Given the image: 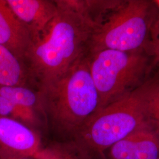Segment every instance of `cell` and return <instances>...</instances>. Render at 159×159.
Returning <instances> with one entry per match:
<instances>
[{
  "label": "cell",
  "mask_w": 159,
  "mask_h": 159,
  "mask_svg": "<svg viewBox=\"0 0 159 159\" xmlns=\"http://www.w3.org/2000/svg\"><path fill=\"white\" fill-rule=\"evenodd\" d=\"M38 107L61 142L71 141L99 109L88 53L57 79L39 89Z\"/></svg>",
  "instance_id": "obj_2"
},
{
  "label": "cell",
  "mask_w": 159,
  "mask_h": 159,
  "mask_svg": "<svg viewBox=\"0 0 159 159\" xmlns=\"http://www.w3.org/2000/svg\"><path fill=\"white\" fill-rule=\"evenodd\" d=\"M88 56L100 99L98 110L142 86L154 68L153 56L147 50L104 49L88 53Z\"/></svg>",
  "instance_id": "obj_4"
},
{
  "label": "cell",
  "mask_w": 159,
  "mask_h": 159,
  "mask_svg": "<svg viewBox=\"0 0 159 159\" xmlns=\"http://www.w3.org/2000/svg\"><path fill=\"white\" fill-rule=\"evenodd\" d=\"M7 2L28 30L31 41L43 33L58 10L56 1L7 0Z\"/></svg>",
  "instance_id": "obj_8"
},
{
  "label": "cell",
  "mask_w": 159,
  "mask_h": 159,
  "mask_svg": "<svg viewBox=\"0 0 159 159\" xmlns=\"http://www.w3.org/2000/svg\"><path fill=\"white\" fill-rule=\"evenodd\" d=\"M30 78L22 60L0 45V87L25 85Z\"/></svg>",
  "instance_id": "obj_10"
},
{
  "label": "cell",
  "mask_w": 159,
  "mask_h": 159,
  "mask_svg": "<svg viewBox=\"0 0 159 159\" xmlns=\"http://www.w3.org/2000/svg\"><path fill=\"white\" fill-rule=\"evenodd\" d=\"M31 43L28 30L7 2L0 0V45L11 51L24 62Z\"/></svg>",
  "instance_id": "obj_9"
},
{
  "label": "cell",
  "mask_w": 159,
  "mask_h": 159,
  "mask_svg": "<svg viewBox=\"0 0 159 159\" xmlns=\"http://www.w3.org/2000/svg\"><path fill=\"white\" fill-rule=\"evenodd\" d=\"M157 159H159V157H158V158H157Z\"/></svg>",
  "instance_id": "obj_18"
},
{
  "label": "cell",
  "mask_w": 159,
  "mask_h": 159,
  "mask_svg": "<svg viewBox=\"0 0 159 159\" xmlns=\"http://www.w3.org/2000/svg\"><path fill=\"white\" fill-rule=\"evenodd\" d=\"M150 51L153 57L154 67H157L159 73V16L151 32Z\"/></svg>",
  "instance_id": "obj_15"
},
{
  "label": "cell",
  "mask_w": 159,
  "mask_h": 159,
  "mask_svg": "<svg viewBox=\"0 0 159 159\" xmlns=\"http://www.w3.org/2000/svg\"><path fill=\"white\" fill-rule=\"evenodd\" d=\"M33 159H92L74 141H59L41 148Z\"/></svg>",
  "instance_id": "obj_12"
},
{
  "label": "cell",
  "mask_w": 159,
  "mask_h": 159,
  "mask_svg": "<svg viewBox=\"0 0 159 159\" xmlns=\"http://www.w3.org/2000/svg\"><path fill=\"white\" fill-rule=\"evenodd\" d=\"M159 16L154 1H123L93 31L88 53L104 49L150 51L152 30Z\"/></svg>",
  "instance_id": "obj_5"
},
{
  "label": "cell",
  "mask_w": 159,
  "mask_h": 159,
  "mask_svg": "<svg viewBox=\"0 0 159 159\" xmlns=\"http://www.w3.org/2000/svg\"><path fill=\"white\" fill-rule=\"evenodd\" d=\"M143 85L97 111L76 134L73 141L92 159H105L106 152L115 143L148 126Z\"/></svg>",
  "instance_id": "obj_3"
},
{
  "label": "cell",
  "mask_w": 159,
  "mask_h": 159,
  "mask_svg": "<svg viewBox=\"0 0 159 159\" xmlns=\"http://www.w3.org/2000/svg\"><path fill=\"white\" fill-rule=\"evenodd\" d=\"M58 10L46 29L31 41L24 63L39 89L56 80L88 52L97 25L67 1H56Z\"/></svg>",
  "instance_id": "obj_1"
},
{
  "label": "cell",
  "mask_w": 159,
  "mask_h": 159,
  "mask_svg": "<svg viewBox=\"0 0 159 159\" xmlns=\"http://www.w3.org/2000/svg\"><path fill=\"white\" fill-rule=\"evenodd\" d=\"M0 96L5 97L18 106L34 109L35 107H38V93L25 85L1 86Z\"/></svg>",
  "instance_id": "obj_13"
},
{
  "label": "cell",
  "mask_w": 159,
  "mask_h": 159,
  "mask_svg": "<svg viewBox=\"0 0 159 159\" xmlns=\"http://www.w3.org/2000/svg\"><path fill=\"white\" fill-rule=\"evenodd\" d=\"M0 159H33L22 155L12 153L0 149Z\"/></svg>",
  "instance_id": "obj_16"
},
{
  "label": "cell",
  "mask_w": 159,
  "mask_h": 159,
  "mask_svg": "<svg viewBox=\"0 0 159 159\" xmlns=\"http://www.w3.org/2000/svg\"><path fill=\"white\" fill-rule=\"evenodd\" d=\"M35 109L18 106L0 96V116L18 120L25 125H34L37 121Z\"/></svg>",
  "instance_id": "obj_14"
},
{
  "label": "cell",
  "mask_w": 159,
  "mask_h": 159,
  "mask_svg": "<svg viewBox=\"0 0 159 159\" xmlns=\"http://www.w3.org/2000/svg\"><path fill=\"white\" fill-rule=\"evenodd\" d=\"M154 3H155L156 6L157 7V10H158V11H159V0H154Z\"/></svg>",
  "instance_id": "obj_17"
},
{
  "label": "cell",
  "mask_w": 159,
  "mask_h": 159,
  "mask_svg": "<svg viewBox=\"0 0 159 159\" xmlns=\"http://www.w3.org/2000/svg\"><path fill=\"white\" fill-rule=\"evenodd\" d=\"M159 157V137L147 126L115 143L106 152L104 159H157Z\"/></svg>",
  "instance_id": "obj_7"
},
{
  "label": "cell",
  "mask_w": 159,
  "mask_h": 159,
  "mask_svg": "<svg viewBox=\"0 0 159 159\" xmlns=\"http://www.w3.org/2000/svg\"><path fill=\"white\" fill-rule=\"evenodd\" d=\"M41 148L35 131L18 120L0 116V149L33 158Z\"/></svg>",
  "instance_id": "obj_6"
},
{
  "label": "cell",
  "mask_w": 159,
  "mask_h": 159,
  "mask_svg": "<svg viewBox=\"0 0 159 159\" xmlns=\"http://www.w3.org/2000/svg\"><path fill=\"white\" fill-rule=\"evenodd\" d=\"M143 96L148 126L159 137V73L143 84Z\"/></svg>",
  "instance_id": "obj_11"
}]
</instances>
